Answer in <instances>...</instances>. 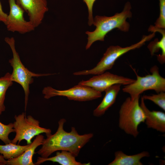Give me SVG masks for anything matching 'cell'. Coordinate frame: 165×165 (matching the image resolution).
<instances>
[{"label":"cell","mask_w":165,"mask_h":165,"mask_svg":"<svg viewBox=\"0 0 165 165\" xmlns=\"http://www.w3.org/2000/svg\"><path fill=\"white\" fill-rule=\"evenodd\" d=\"M56 156L50 157L43 158L38 157L35 165H39L47 161L57 162L61 165H88L90 163H82L77 161L74 156L70 152L61 150V152L57 151Z\"/></svg>","instance_id":"cell-15"},{"label":"cell","mask_w":165,"mask_h":165,"mask_svg":"<svg viewBox=\"0 0 165 165\" xmlns=\"http://www.w3.org/2000/svg\"><path fill=\"white\" fill-rule=\"evenodd\" d=\"M12 132H15L13 123H10L6 125L0 122V140L5 144L11 142V140L9 138V136Z\"/></svg>","instance_id":"cell-20"},{"label":"cell","mask_w":165,"mask_h":165,"mask_svg":"<svg viewBox=\"0 0 165 165\" xmlns=\"http://www.w3.org/2000/svg\"><path fill=\"white\" fill-rule=\"evenodd\" d=\"M8 14L3 10L1 3L0 1V21L5 24Z\"/></svg>","instance_id":"cell-24"},{"label":"cell","mask_w":165,"mask_h":165,"mask_svg":"<svg viewBox=\"0 0 165 165\" xmlns=\"http://www.w3.org/2000/svg\"><path fill=\"white\" fill-rule=\"evenodd\" d=\"M66 122L64 118L60 119L55 133L46 135V138L43 139L41 148L37 152L40 157L46 158L60 150L69 151L77 157L81 149L93 137L92 133L79 134L74 127H72L70 132L66 131L64 129Z\"/></svg>","instance_id":"cell-1"},{"label":"cell","mask_w":165,"mask_h":165,"mask_svg":"<svg viewBox=\"0 0 165 165\" xmlns=\"http://www.w3.org/2000/svg\"><path fill=\"white\" fill-rule=\"evenodd\" d=\"M11 80V74L7 73L0 78V115L5 110L4 103L6 91L13 84Z\"/></svg>","instance_id":"cell-19"},{"label":"cell","mask_w":165,"mask_h":165,"mask_svg":"<svg viewBox=\"0 0 165 165\" xmlns=\"http://www.w3.org/2000/svg\"><path fill=\"white\" fill-rule=\"evenodd\" d=\"M140 105L145 116V122L147 127L165 133V113L160 111H150L146 106L142 97L141 98Z\"/></svg>","instance_id":"cell-12"},{"label":"cell","mask_w":165,"mask_h":165,"mask_svg":"<svg viewBox=\"0 0 165 165\" xmlns=\"http://www.w3.org/2000/svg\"><path fill=\"white\" fill-rule=\"evenodd\" d=\"M30 144L20 145L11 142L4 145H0V154L5 160L16 158L26 150Z\"/></svg>","instance_id":"cell-18"},{"label":"cell","mask_w":165,"mask_h":165,"mask_svg":"<svg viewBox=\"0 0 165 165\" xmlns=\"http://www.w3.org/2000/svg\"><path fill=\"white\" fill-rule=\"evenodd\" d=\"M86 4L88 10V24L89 26L93 24L94 17L93 16V9L94 4L96 0H82Z\"/></svg>","instance_id":"cell-23"},{"label":"cell","mask_w":165,"mask_h":165,"mask_svg":"<svg viewBox=\"0 0 165 165\" xmlns=\"http://www.w3.org/2000/svg\"><path fill=\"white\" fill-rule=\"evenodd\" d=\"M28 14L30 21L36 27L42 23L48 10L46 0H15Z\"/></svg>","instance_id":"cell-11"},{"label":"cell","mask_w":165,"mask_h":165,"mask_svg":"<svg viewBox=\"0 0 165 165\" xmlns=\"http://www.w3.org/2000/svg\"><path fill=\"white\" fill-rule=\"evenodd\" d=\"M148 30L153 32H158L162 35L161 38L159 41L155 40L151 42L148 46L151 54L152 55L155 53L157 52L160 50L162 51V53L157 56L158 61L161 64L164 63L165 62V29H161L155 28L151 26Z\"/></svg>","instance_id":"cell-17"},{"label":"cell","mask_w":165,"mask_h":165,"mask_svg":"<svg viewBox=\"0 0 165 165\" xmlns=\"http://www.w3.org/2000/svg\"><path fill=\"white\" fill-rule=\"evenodd\" d=\"M142 97L144 100H148L152 101L163 110L165 111V92H161L151 95H144Z\"/></svg>","instance_id":"cell-21"},{"label":"cell","mask_w":165,"mask_h":165,"mask_svg":"<svg viewBox=\"0 0 165 165\" xmlns=\"http://www.w3.org/2000/svg\"><path fill=\"white\" fill-rule=\"evenodd\" d=\"M140 96L133 100L127 97L119 111V126L127 134L134 138L139 134L138 126L145 122V114L139 102Z\"/></svg>","instance_id":"cell-3"},{"label":"cell","mask_w":165,"mask_h":165,"mask_svg":"<svg viewBox=\"0 0 165 165\" xmlns=\"http://www.w3.org/2000/svg\"><path fill=\"white\" fill-rule=\"evenodd\" d=\"M7 160L3 157L2 155H0V165H6Z\"/></svg>","instance_id":"cell-25"},{"label":"cell","mask_w":165,"mask_h":165,"mask_svg":"<svg viewBox=\"0 0 165 165\" xmlns=\"http://www.w3.org/2000/svg\"><path fill=\"white\" fill-rule=\"evenodd\" d=\"M5 41L9 46L12 52L13 57L9 62L13 68L11 80L20 84L25 94V110H26L29 94V85L33 82L34 77L47 76L55 74H37L32 72L25 67L22 63L15 47V40L13 37H6Z\"/></svg>","instance_id":"cell-4"},{"label":"cell","mask_w":165,"mask_h":165,"mask_svg":"<svg viewBox=\"0 0 165 165\" xmlns=\"http://www.w3.org/2000/svg\"><path fill=\"white\" fill-rule=\"evenodd\" d=\"M160 14L159 17L155 23V28L165 29V0H159Z\"/></svg>","instance_id":"cell-22"},{"label":"cell","mask_w":165,"mask_h":165,"mask_svg":"<svg viewBox=\"0 0 165 165\" xmlns=\"http://www.w3.org/2000/svg\"><path fill=\"white\" fill-rule=\"evenodd\" d=\"M150 154L147 151H143L137 154L128 155L121 151L115 153V158L108 165H142L141 159L149 157Z\"/></svg>","instance_id":"cell-16"},{"label":"cell","mask_w":165,"mask_h":165,"mask_svg":"<svg viewBox=\"0 0 165 165\" xmlns=\"http://www.w3.org/2000/svg\"><path fill=\"white\" fill-rule=\"evenodd\" d=\"M9 12L5 24L7 30L12 32L24 34L35 30L36 27L29 21L24 17V10L15 0H9Z\"/></svg>","instance_id":"cell-9"},{"label":"cell","mask_w":165,"mask_h":165,"mask_svg":"<svg viewBox=\"0 0 165 165\" xmlns=\"http://www.w3.org/2000/svg\"><path fill=\"white\" fill-rule=\"evenodd\" d=\"M42 93L46 99L61 96L66 97L69 100L80 101L92 100L102 96L101 92L90 87L78 84L69 89L63 90H57L47 86L43 88Z\"/></svg>","instance_id":"cell-8"},{"label":"cell","mask_w":165,"mask_h":165,"mask_svg":"<svg viewBox=\"0 0 165 165\" xmlns=\"http://www.w3.org/2000/svg\"><path fill=\"white\" fill-rule=\"evenodd\" d=\"M155 35V33L147 36H144L138 42L130 46L123 47L119 46H111L108 47L104 53L100 61L96 66L89 70H83L74 72L76 75H97L105 72L111 69L116 61L120 56L127 52L142 46L147 41L151 39Z\"/></svg>","instance_id":"cell-5"},{"label":"cell","mask_w":165,"mask_h":165,"mask_svg":"<svg viewBox=\"0 0 165 165\" xmlns=\"http://www.w3.org/2000/svg\"><path fill=\"white\" fill-rule=\"evenodd\" d=\"M15 121L13 123L16 135L11 142L19 144L22 140L26 141L28 145L31 143L32 139L42 133L46 135L51 134V130L40 126L39 122L32 116L26 117L24 112L14 116Z\"/></svg>","instance_id":"cell-7"},{"label":"cell","mask_w":165,"mask_h":165,"mask_svg":"<svg viewBox=\"0 0 165 165\" xmlns=\"http://www.w3.org/2000/svg\"><path fill=\"white\" fill-rule=\"evenodd\" d=\"M44 139L42 134L36 136L33 141L30 144L28 149L18 157L7 160L8 165H34L32 158L35 153V151L39 146L41 145Z\"/></svg>","instance_id":"cell-13"},{"label":"cell","mask_w":165,"mask_h":165,"mask_svg":"<svg viewBox=\"0 0 165 165\" xmlns=\"http://www.w3.org/2000/svg\"><path fill=\"white\" fill-rule=\"evenodd\" d=\"M131 8L130 3L127 2L123 10L120 13H117L110 16H96L94 18L93 23L96 27L95 29L92 31H87L86 32L88 36L86 50L90 48L96 41H104L106 35L114 29L118 28L124 32L128 31L130 24L126 20L132 16Z\"/></svg>","instance_id":"cell-2"},{"label":"cell","mask_w":165,"mask_h":165,"mask_svg":"<svg viewBox=\"0 0 165 165\" xmlns=\"http://www.w3.org/2000/svg\"><path fill=\"white\" fill-rule=\"evenodd\" d=\"M150 74L141 76L136 73V79L123 88V91L128 94L132 100L140 96L144 91L149 90L155 91L157 93L165 92V79L161 76L159 68L156 65L151 68Z\"/></svg>","instance_id":"cell-6"},{"label":"cell","mask_w":165,"mask_h":165,"mask_svg":"<svg viewBox=\"0 0 165 165\" xmlns=\"http://www.w3.org/2000/svg\"><path fill=\"white\" fill-rule=\"evenodd\" d=\"M121 85L116 84L107 89L105 95L100 104L94 110L93 115L96 117L103 115L105 112L115 102L120 90Z\"/></svg>","instance_id":"cell-14"},{"label":"cell","mask_w":165,"mask_h":165,"mask_svg":"<svg viewBox=\"0 0 165 165\" xmlns=\"http://www.w3.org/2000/svg\"><path fill=\"white\" fill-rule=\"evenodd\" d=\"M95 75L88 80H82L78 84L90 87L101 93L113 85L120 84L126 85L132 83L135 80L108 72Z\"/></svg>","instance_id":"cell-10"}]
</instances>
